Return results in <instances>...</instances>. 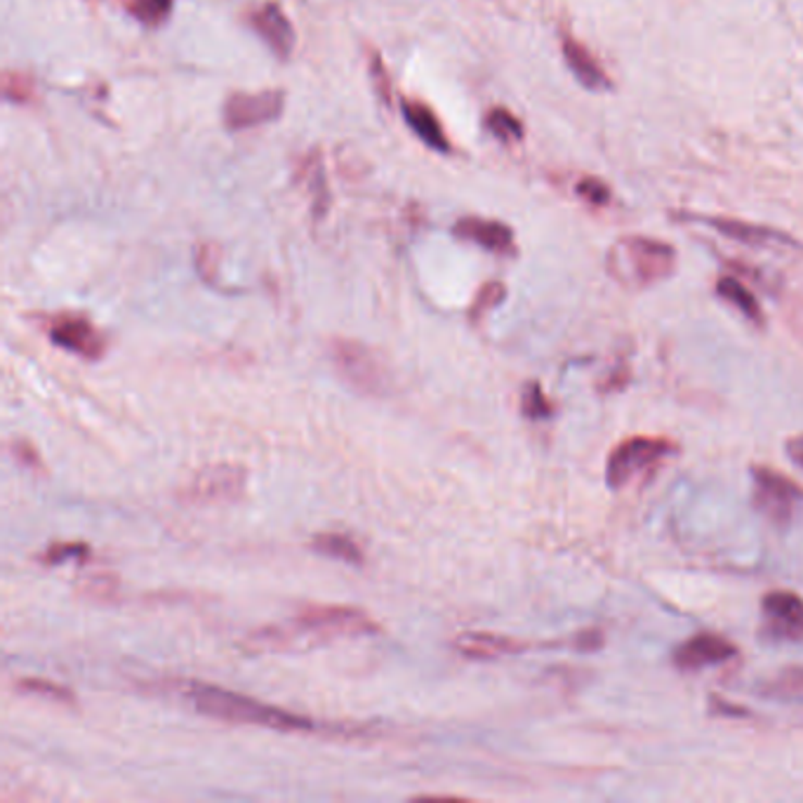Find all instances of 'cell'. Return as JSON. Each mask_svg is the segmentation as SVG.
Returning a JSON list of instances; mask_svg holds the SVG:
<instances>
[{"instance_id": "52a82bcc", "label": "cell", "mask_w": 803, "mask_h": 803, "mask_svg": "<svg viewBox=\"0 0 803 803\" xmlns=\"http://www.w3.org/2000/svg\"><path fill=\"white\" fill-rule=\"evenodd\" d=\"M48 337L52 344L71 354H76L85 361H99L107 354V337L99 333L92 321L81 313H60L46 323Z\"/></svg>"}, {"instance_id": "ba28073f", "label": "cell", "mask_w": 803, "mask_h": 803, "mask_svg": "<svg viewBox=\"0 0 803 803\" xmlns=\"http://www.w3.org/2000/svg\"><path fill=\"white\" fill-rule=\"evenodd\" d=\"M764 634L778 641H803V596L773 590L762 598Z\"/></svg>"}, {"instance_id": "f546056e", "label": "cell", "mask_w": 803, "mask_h": 803, "mask_svg": "<svg viewBox=\"0 0 803 803\" xmlns=\"http://www.w3.org/2000/svg\"><path fill=\"white\" fill-rule=\"evenodd\" d=\"M787 455L792 457V462H796L803 469V434H796L787 441Z\"/></svg>"}, {"instance_id": "8fae6325", "label": "cell", "mask_w": 803, "mask_h": 803, "mask_svg": "<svg viewBox=\"0 0 803 803\" xmlns=\"http://www.w3.org/2000/svg\"><path fill=\"white\" fill-rule=\"evenodd\" d=\"M248 24L255 28L267 46L285 60L295 48V32L276 3H267L248 14Z\"/></svg>"}, {"instance_id": "2e32d148", "label": "cell", "mask_w": 803, "mask_h": 803, "mask_svg": "<svg viewBox=\"0 0 803 803\" xmlns=\"http://www.w3.org/2000/svg\"><path fill=\"white\" fill-rule=\"evenodd\" d=\"M564 54H566V62H568L570 71H572V74H576V78H578L582 85H586V88H592V90L604 88V85H606L604 71H601V69L596 66V62L592 60V54L586 52V50L580 46V42H576V40H566V42H564Z\"/></svg>"}, {"instance_id": "83f0119b", "label": "cell", "mask_w": 803, "mask_h": 803, "mask_svg": "<svg viewBox=\"0 0 803 803\" xmlns=\"http://www.w3.org/2000/svg\"><path fill=\"white\" fill-rule=\"evenodd\" d=\"M218 264H220V248L218 246H200L196 255V267L208 283L218 279Z\"/></svg>"}, {"instance_id": "8992f818", "label": "cell", "mask_w": 803, "mask_h": 803, "mask_svg": "<svg viewBox=\"0 0 803 803\" xmlns=\"http://www.w3.org/2000/svg\"><path fill=\"white\" fill-rule=\"evenodd\" d=\"M248 485V469L236 462H214L198 471L184 497L196 505H222L243 497Z\"/></svg>"}, {"instance_id": "44dd1931", "label": "cell", "mask_w": 803, "mask_h": 803, "mask_svg": "<svg viewBox=\"0 0 803 803\" xmlns=\"http://www.w3.org/2000/svg\"><path fill=\"white\" fill-rule=\"evenodd\" d=\"M505 297H507V288L499 281L485 283L483 288L477 293L474 305L469 307V321L471 323H481L487 317V313H491L495 307H499L502 302H505Z\"/></svg>"}, {"instance_id": "4316f807", "label": "cell", "mask_w": 803, "mask_h": 803, "mask_svg": "<svg viewBox=\"0 0 803 803\" xmlns=\"http://www.w3.org/2000/svg\"><path fill=\"white\" fill-rule=\"evenodd\" d=\"M10 450H12V455H14V457H17V462H22L24 467L34 469V471H42V457H40L38 448L34 446L32 441H26V438H14V441H12V446H10Z\"/></svg>"}, {"instance_id": "ac0fdd59", "label": "cell", "mask_w": 803, "mask_h": 803, "mask_svg": "<svg viewBox=\"0 0 803 803\" xmlns=\"http://www.w3.org/2000/svg\"><path fill=\"white\" fill-rule=\"evenodd\" d=\"M17 691L26 693V695L46 697L50 702H60V705H69V707L78 705V697H76L74 691H71V688L57 683V681H50V679L24 677V679L17 681Z\"/></svg>"}, {"instance_id": "6da1fadb", "label": "cell", "mask_w": 803, "mask_h": 803, "mask_svg": "<svg viewBox=\"0 0 803 803\" xmlns=\"http://www.w3.org/2000/svg\"><path fill=\"white\" fill-rule=\"evenodd\" d=\"M382 632L378 620L361 608L337 604H309L295 618L293 625L264 627L252 632L248 645L252 651H291L317 645L330 639L344 637H370Z\"/></svg>"}, {"instance_id": "d6986e66", "label": "cell", "mask_w": 803, "mask_h": 803, "mask_svg": "<svg viewBox=\"0 0 803 803\" xmlns=\"http://www.w3.org/2000/svg\"><path fill=\"white\" fill-rule=\"evenodd\" d=\"M521 412L523 418L528 420H547L554 415V404L549 400V396L544 394L540 382H528L526 390L521 394Z\"/></svg>"}, {"instance_id": "cb8c5ba5", "label": "cell", "mask_w": 803, "mask_h": 803, "mask_svg": "<svg viewBox=\"0 0 803 803\" xmlns=\"http://www.w3.org/2000/svg\"><path fill=\"white\" fill-rule=\"evenodd\" d=\"M485 125H487V131H491L495 137L505 139V141L521 137V123L516 121L511 116V113L505 111V109H493L491 113H487Z\"/></svg>"}, {"instance_id": "7c38bea8", "label": "cell", "mask_w": 803, "mask_h": 803, "mask_svg": "<svg viewBox=\"0 0 803 803\" xmlns=\"http://www.w3.org/2000/svg\"><path fill=\"white\" fill-rule=\"evenodd\" d=\"M455 651L469 659H497L507 655H519L528 648L526 641L491 632H465L453 641Z\"/></svg>"}, {"instance_id": "9a60e30c", "label": "cell", "mask_w": 803, "mask_h": 803, "mask_svg": "<svg viewBox=\"0 0 803 803\" xmlns=\"http://www.w3.org/2000/svg\"><path fill=\"white\" fill-rule=\"evenodd\" d=\"M309 547L317 554L337 558V561L351 564V566H363V561H366V554L361 549V544H358L354 538L344 535V533H319V535H313L311 542H309Z\"/></svg>"}, {"instance_id": "30bf717a", "label": "cell", "mask_w": 803, "mask_h": 803, "mask_svg": "<svg viewBox=\"0 0 803 803\" xmlns=\"http://www.w3.org/2000/svg\"><path fill=\"white\" fill-rule=\"evenodd\" d=\"M738 645L714 632H700L691 639L679 643L671 653V663L681 671H700L705 667L724 665L728 659L738 657Z\"/></svg>"}, {"instance_id": "4fadbf2b", "label": "cell", "mask_w": 803, "mask_h": 803, "mask_svg": "<svg viewBox=\"0 0 803 803\" xmlns=\"http://www.w3.org/2000/svg\"><path fill=\"white\" fill-rule=\"evenodd\" d=\"M453 232H455V236L477 243V246L491 250V252H499V255L514 252L511 228L505 226V224H499V222L465 218V220H460L455 224Z\"/></svg>"}, {"instance_id": "603a6c76", "label": "cell", "mask_w": 803, "mask_h": 803, "mask_svg": "<svg viewBox=\"0 0 803 803\" xmlns=\"http://www.w3.org/2000/svg\"><path fill=\"white\" fill-rule=\"evenodd\" d=\"M125 5L145 24H159L168 17L172 0H125Z\"/></svg>"}, {"instance_id": "e0dca14e", "label": "cell", "mask_w": 803, "mask_h": 803, "mask_svg": "<svg viewBox=\"0 0 803 803\" xmlns=\"http://www.w3.org/2000/svg\"><path fill=\"white\" fill-rule=\"evenodd\" d=\"M716 293H719V297H724L728 305H733L738 311H742L750 321H754V323L764 321L762 307H758L756 297L752 295L750 288H744V285L738 279H733V276L719 279V283H716Z\"/></svg>"}, {"instance_id": "7402d4cb", "label": "cell", "mask_w": 803, "mask_h": 803, "mask_svg": "<svg viewBox=\"0 0 803 803\" xmlns=\"http://www.w3.org/2000/svg\"><path fill=\"white\" fill-rule=\"evenodd\" d=\"M716 228H719L721 234L730 236V238H738V240H744V243H768V240H787L785 236L776 234V232H768V228H762V226H750V224H738V222H721V220H714L712 222Z\"/></svg>"}, {"instance_id": "5b68a950", "label": "cell", "mask_w": 803, "mask_h": 803, "mask_svg": "<svg viewBox=\"0 0 803 803\" xmlns=\"http://www.w3.org/2000/svg\"><path fill=\"white\" fill-rule=\"evenodd\" d=\"M803 497L801 487L768 465L752 467V499L756 511L773 526H787L794 519L796 505Z\"/></svg>"}, {"instance_id": "d4e9b609", "label": "cell", "mask_w": 803, "mask_h": 803, "mask_svg": "<svg viewBox=\"0 0 803 803\" xmlns=\"http://www.w3.org/2000/svg\"><path fill=\"white\" fill-rule=\"evenodd\" d=\"M78 592L90 598H113L119 592V580L113 576H90L78 584Z\"/></svg>"}, {"instance_id": "484cf974", "label": "cell", "mask_w": 803, "mask_h": 803, "mask_svg": "<svg viewBox=\"0 0 803 803\" xmlns=\"http://www.w3.org/2000/svg\"><path fill=\"white\" fill-rule=\"evenodd\" d=\"M3 92L12 102H28L34 97V85L26 76L17 74H5L3 78Z\"/></svg>"}, {"instance_id": "f1b7e54d", "label": "cell", "mask_w": 803, "mask_h": 803, "mask_svg": "<svg viewBox=\"0 0 803 803\" xmlns=\"http://www.w3.org/2000/svg\"><path fill=\"white\" fill-rule=\"evenodd\" d=\"M372 76H375V88L380 90V97L384 102H390V81H386V71L380 62V57H372Z\"/></svg>"}, {"instance_id": "9c48e42d", "label": "cell", "mask_w": 803, "mask_h": 803, "mask_svg": "<svg viewBox=\"0 0 803 803\" xmlns=\"http://www.w3.org/2000/svg\"><path fill=\"white\" fill-rule=\"evenodd\" d=\"M285 107V97L279 90L267 92H238L226 99L224 123L228 131H246V127L276 121Z\"/></svg>"}, {"instance_id": "277c9868", "label": "cell", "mask_w": 803, "mask_h": 803, "mask_svg": "<svg viewBox=\"0 0 803 803\" xmlns=\"http://www.w3.org/2000/svg\"><path fill=\"white\" fill-rule=\"evenodd\" d=\"M328 351L339 375L347 380L354 390L370 396H384L392 392L390 368L384 366L380 354L366 347L363 342L335 337L330 342Z\"/></svg>"}, {"instance_id": "3957f363", "label": "cell", "mask_w": 803, "mask_h": 803, "mask_svg": "<svg viewBox=\"0 0 803 803\" xmlns=\"http://www.w3.org/2000/svg\"><path fill=\"white\" fill-rule=\"evenodd\" d=\"M679 453V443L667 436H629L615 446L606 460V483L622 491L634 477L648 474L667 457Z\"/></svg>"}, {"instance_id": "ffe728a7", "label": "cell", "mask_w": 803, "mask_h": 803, "mask_svg": "<svg viewBox=\"0 0 803 803\" xmlns=\"http://www.w3.org/2000/svg\"><path fill=\"white\" fill-rule=\"evenodd\" d=\"M90 547L85 542H52L50 547L38 556L40 564L60 566L66 561H88Z\"/></svg>"}, {"instance_id": "7a4b0ae2", "label": "cell", "mask_w": 803, "mask_h": 803, "mask_svg": "<svg viewBox=\"0 0 803 803\" xmlns=\"http://www.w3.org/2000/svg\"><path fill=\"white\" fill-rule=\"evenodd\" d=\"M175 691L189 702L198 714L212 716V719L220 721L264 726L271 730H281V733H317L319 730V726L313 724L309 716L293 714L274 705H264V702L250 695L224 691V688L212 683L182 681L180 685H175Z\"/></svg>"}, {"instance_id": "4dcf8cb0", "label": "cell", "mask_w": 803, "mask_h": 803, "mask_svg": "<svg viewBox=\"0 0 803 803\" xmlns=\"http://www.w3.org/2000/svg\"><path fill=\"white\" fill-rule=\"evenodd\" d=\"M712 702H719V697H712ZM721 709H712V712H721V714H728V716H748V712H744L742 707H733L728 705V702H719Z\"/></svg>"}, {"instance_id": "5bb4252c", "label": "cell", "mask_w": 803, "mask_h": 803, "mask_svg": "<svg viewBox=\"0 0 803 803\" xmlns=\"http://www.w3.org/2000/svg\"><path fill=\"white\" fill-rule=\"evenodd\" d=\"M404 116H406V123L412 127L415 133H418V137L424 141L427 147L438 149V151L450 149L446 135H443V127L438 119L434 116L432 109H427L420 102H404Z\"/></svg>"}]
</instances>
